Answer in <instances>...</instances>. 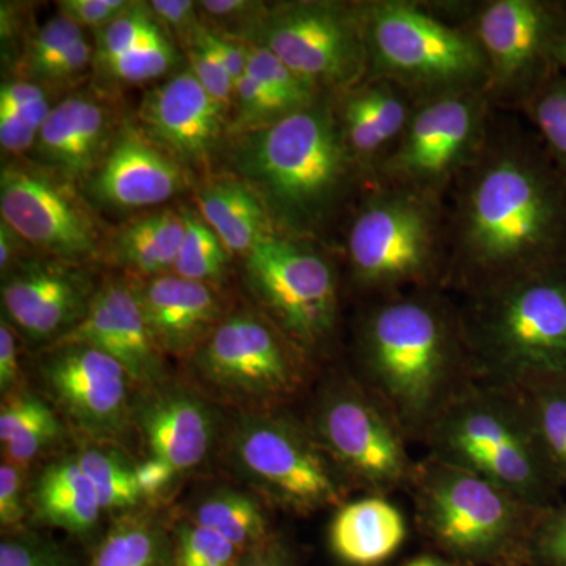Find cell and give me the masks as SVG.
I'll return each instance as SVG.
<instances>
[{
    "label": "cell",
    "mask_w": 566,
    "mask_h": 566,
    "mask_svg": "<svg viewBox=\"0 0 566 566\" xmlns=\"http://www.w3.org/2000/svg\"><path fill=\"white\" fill-rule=\"evenodd\" d=\"M461 178L447 245L476 289L566 263V175L542 144L488 136Z\"/></svg>",
    "instance_id": "obj_1"
},
{
    "label": "cell",
    "mask_w": 566,
    "mask_h": 566,
    "mask_svg": "<svg viewBox=\"0 0 566 566\" xmlns=\"http://www.w3.org/2000/svg\"><path fill=\"white\" fill-rule=\"evenodd\" d=\"M233 159L275 230L300 240L322 233L356 181L367 178L346 145L335 107L324 98L244 133Z\"/></svg>",
    "instance_id": "obj_2"
},
{
    "label": "cell",
    "mask_w": 566,
    "mask_h": 566,
    "mask_svg": "<svg viewBox=\"0 0 566 566\" xmlns=\"http://www.w3.org/2000/svg\"><path fill=\"white\" fill-rule=\"evenodd\" d=\"M431 441L436 461L482 476L527 509L545 513L558 505L560 483L517 390L458 395L434 417Z\"/></svg>",
    "instance_id": "obj_3"
},
{
    "label": "cell",
    "mask_w": 566,
    "mask_h": 566,
    "mask_svg": "<svg viewBox=\"0 0 566 566\" xmlns=\"http://www.w3.org/2000/svg\"><path fill=\"white\" fill-rule=\"evenodd\" d=\"M468 337L515 389L566 375V263L479 290Z\"/></svg>",
    "instance_id": "obj_4"
},
{
    "label": "cell",
    "mask_w": 566,
    "mask_h": 566,
    "mask_svg": "<svg viewBox=\"0 0 566 566\" xmlns=\"http://www.w3.org/2000/svg\"><path fill=\"white\" fill-rule=\"evenodd\" d=\"M360 352L368 378L405 424L433 420L447 403L458 344L434 301L409 296L376 307L365 319Z\"/></svg>",
    "instance_id": "obj_5"
},
{
    "label": "cell",
    "mask_w": 566,
    "mask_h": 566,
    "mask_svg": "<svg viewBox=\"0 0 566 566\" xmlns=\"http://www.w3.org/2000/svg\"><path fill=\"white\" fill-rule=\"evenodd\" d=\"M360 17L367 77L400 85L417 103L453 93H486V59L471 29L405 0L360 3Z\"/></svg>",
    "instance_id": "obj_6"
},
{
    "label": "cell",
    "mask_w": 566,
    "mask_h": 566,
    "mask_svg": "<svg viewBox=\"0 0 566 566\" xmlns=\"http://www.w3.org/2000/svg\"><path fill=\"white\" fill-rule=\"evenodd\" d=\"M444 248L439 200L387 185H375L365 197L346 238L354 281L374 290L427 281Z\"/></svg>",
    "instance_id": "obj_7"
},
{
    "label": "cell",
    "mask_w": 566,
    "mask_h": 566,
    "mask_svg": "<svg viewBox=\"0 0 566 566\" xmlns=\"http://www.w3.org/2000/svg\"><path fill=\"white\" fill-rule=\"evenodd\" d=\"M420 516L431 538L460 560L491 564L531 546L534 510L482 476L436 461L420 480Z\"/></svg>",
    "instance_id": "obj_8"
},
{
    "label": "cell",
    "mask_w": 566,
    "mask_h": 566,
    "mask_svg": "<svg viewBox=\"0 0 566 566\" xmlns=\"http://www.w3.org/2000/svg\"><path fill=\"white\" fill-rule=\"evenodd\" d=\"M490 102L485 92H464L417 103L403 136L376 167L375 185L441 199L485 148Z\"/></svg>",
    "instance_id": "obj_9"
},
{
    "label": "cell",
    "mask_w": 566,
    "mask_h": 566,
    "mask_svg": "<svg viewBox=\"0 0 566 566\" xmlns=\"http://www.w3.org/2000/svg\"><path fill=\"white\" fill-rule=\"evenodd\" d=\"M241 41L262 44L319 93H344L367 80L359 6L292 2L268 7Z\"/></svg>",
    "instance_id": "obj_10"
},
{
    "label": "cell",
    "mask_w": 566,
    "mask_h": 566,
    "mask_svg": "<svg viewBox=\"0 0 566 566\" xmlns=\"http://www.w3.org/2000/svg\"><path fill=\"white\" fill-rule=\"evenodd\" d=\"M245 281L264 316L296 346L323 344L337 322L333 264L308 240L274 233L244 255Z\"/></svg>",
    "instance_id": "obj_11"
},
{
    "label": "cell",
    "mask_w": 566,
    "mask_h": 566,
    "mask_svg": "<svg viewBox=\"0 0 566 566\" xmlns=\"http://www.w3.org/2000/svg\"><path fill=\"white\" fill-rule=\"evenodd\" d=\"M232 461L263 497L293 512L340 504V480L316 439L270 415L245 416L234 430Z\"/></svg>",
    "instance_id": "obj_12"
},
{
    "label": "cell",
    "mask_w": 566,
    "mask_h": 566,
    "mask_svg": "<svg viewBox=\"0 0 566 566\" xmlns=\"http://www.w3.org/2000/svg\"><path fill=\"white\" fill-rule=\"evenodd\" d=\"M566 6L543 0L483 3L471 32L488 65V98L523 104L556 71L554 46Z\"/></svg>",
    "instance_id": "obj_13"
},
{
    "label": "cell",
    "mask_w": 566,
    "mask_h": 566,
    "mask_svg": "<svg viewBox=\"0 0 566 566\" xmlns=\"http://www.w3.org/2000/svg\"><path fill=\"white\" fill-rule=\"evenodd\" d=\"M296 348L266 316L241 312L214 327L197 349L193 365L219 392L266 403L301 386Z\"/></svg>",
    "instance_id": "obj_14"
},
{
    "label": "cell",
    "mask_w": 566,
    "mask_h": 566,
    "mask_svg": "<svg viewBox=\"0 0 566 566\" xmlns=\"http://www.w3.org/2000/svg\"><path fill=\"white\" fill-rule=\"evenodd\" d=\"M0 214L25 243L52 259L81 264L102 251V227L91 207L73 182L44 167H3Z\"/></svg>",
    "instance_id": "obj_15"
},
{
    "label": "cell",
    "mask_w": 566,
    "mask_h": 566,
    "mask_svg": "<svg viewBox=\"0 0 566 566\" xmlns=\"http://www.w3.org/2000/svg\"><path fill=\"white\" fill-rule=\"evenodd\" d=\"M41 378L54 405L95 444L120 441L133 423L132 378L95 346L63 342L41 360Z\"/></svg>",
    "instance_id": "obj_16"
},
{
    "label": "cell",
    "mask_w": 566,
    "mask_h": 566,
    "mask_svg": "<svg viewBox=\"0 0 566 566\" xmlns=\"http://www.w3.org/2000/svg\"><path fill=\"white\" fill-rule=\"evenodd\" d=\"M316 442L329 460L375 488L400 485L409 474L405 447L394 424L356 387L324 395L315 416Z\"/></svg>",
    "instance_id": "obj_17"
},
{
    "label": "cell",
    "mask_w": 566,
    "mask_h": 566,
    "mask_svg": "<svg viewBox=\"0 0 566 566\" xmlns=\"http://www.w3.org/2000/svg\"><path fill=\"white\" fill-rule=\"evenodd\" d=\"M96 290L80 264L32 260L3 279V314L29 340L55 344L82 322Z\"/></svg>",
    "instance_id": "obj_18"
},
{
    "label": "cell",
    "mask_w": 566,
    "mask_h": 566,
    "mask_svg": "<svg viewBox=\"0 0 566 566\" xmlns=\"http://www.w3.org/2000/svg\"><path fill=\"white\" fill-rule=\"evenodd\" d=\"M139 128L181 166H203L221 144L227 112L191 70L174 74L145 93Z\"/></svg>",
    "instance_id": "obj_19"
},
{
    "label": "cell",
    "mask_w": 566,
    "mask_h": 566,
    "mask_svg": "<svg viewBox=\"0 0 566 566\" xmlns=\"http://www.w3.org/2000/svg\"><path fill=\"white\" fill-rule=\"evenodd\" d=\"M63 342L95 346L109 354L136 385L148 389L163 382L164 353L145 322L139 293L133 283H103L82 322L55 344Z\"/></svg>",
    "instance_id": "obj_20"
},
{
    "label": "cell",
    "mask_w": 566,
    "mask_h": 566,
    "mask_svg": "<svg viewBox=\"0 0 566 566\" xmlns=\"http://www.w3.org/2000/svg\"><path fill=\"white\" fill-rule=\"evenodd\" d=\"M133 423L147 457L186 474L210 455L216 441V415L200 395L188 387H148L134 403Z\"/></svg>",
    "instance_id": "obj_21"
},
{
    "label": "cell",
    "mask_w": 566,
    "mask_h": 566,
    "mask_svg": "<svg viewBox=\"0 0 566 566\" xmlns=\"http://www.w3.org/2000/svg\"><path fill=\"white\" fill-rule=\"evenodd\" d=\"M88 182L98 202L137 210L166 203L185 188L186 178L181 164L139 126H126L115 134Z\"/></svg>",
    "instance_id": "obj_22"
},
{
    "label": "cell",
    "mask_w": 566,
    "mask_h": 566,
    "mask_svg": "<svg viewBox=\"0 0 566 566\" xmlns=\"http://www.w3.org/2000/svg\"><path fill=\"white\" fill-rule=\"evenodd\" d=\"M112 115L102 99L77 93L52 107L36 139L40 166L66 180H88L109 150Z\"/></svg>",
    "instance_id": "obj_23"
},
{
    "label": "cell",
    "mask_w": 566,
    "mask_h": 566,
    "mask_svg": "<svg viewBox=\"0 0 566 566\" xmlns=\"http://www.w3.org/2000/svg\"><path fill=\"white\" fill-rule=\"evenodd\" d=\"M145 322L163 353L197 352L222 322V305L210 283L177 274L147 279L137 286Z\"/></svg>",
    "instance_id": "obj_24"
},
{
    "label": "cell",
    "mask_w": 566,
    "mask_h": 566,
    "mask_svg": "<svg viewBox=\"0 0 566 566\" xmlns=\"http://www.w3.org/2000/svg\"><path fill=\"white\" fill-rule=\"evenodd\" d=\"M417 102L400 85L367 80L342 93L337 118L346 145L368 180L411 122Z\"/></svg>",
    "instance_id": "obj_25"
},
{
    "label": "cell",
    "mask_w": 566,
    "mask_h": 566,
    "mask_svg": "<svg viewBox=\"0 0 566 566\" xmlns=\"http://www.w3.org/2000/svg\"><path fill=\"white\" fill-rule=\"evenodd\" d=\"M29 505L43 526L61 528L80 538L96 531L104 512L76 455L61 458L36 475Z\"/></svg>",
    "instance_id": "obj_26"
},
{
    "label": "cell",
    "mask_w": 566,
    "mask_h": 566,
    "mask_svg": "<svg viewBox=\"0 0 566 566\" xmlns=\"http://www.w3.org/2000/svg\"><path fill=\"white\" fill-rule=\"evenodd\" d=\"M406 523L397 506L379 497L360 499L338 510L329 527V546L346 565L376 566L397 553Z\"/></svg>",
    "instance_id": "obj_27"
},
{
    "label": "cell",
    "mask_w": 566,
    "mask_h": 566,
    "mask_svg": "<svg viewBox=\"0 0 566 566\" xmlns=\"http://www.w3.org/2000/svg\"><path fill=\"white\" fill-rule=\"evenodd\" d=\"M199 214L221 238L230 253L248 255L275 230L259 193L240 178H226L205 186L197 197Z\"/></svg>",
    "instance_id": "obj_28"
},
{
    "label": "cell",
    "mask_w": 566,
    "mask_h": 566,
    "mask_svg": "<svg viewBox=\"0 0 566 566\" xmlns=\"http://www.w3.org/2000/svg\"><path fill=\"white\" fill-rule=\"evenodd\" d=\"M185 238L182 211L151 212L126 223L109 241L114 262L140 277H158L175 268Z\"/></svg>",
    "instance_id": "obj_29"
},
{
    "label": "cell",
    "mask_w": 566,
    "mask_h": 566,
    "mask_svg": "<svg viewBox=\"0 0 566 566\" xmlns=\"http://www.w3.org/2000/svg\"><path fill=\"white\" fill-rule=\"evenodd\" d=\"M174 528L158 515L123 513L96 539L84 566H174Z\"/></svg>",
    "instance_id": "obj_30"
},
{
    "label": "cell",
    "mask_w": 566,
    "mask_h": 566,
    "mask_svg": "<svg viewBox=\"0 0 566 566\" xmlns=\"http://www.w3.org/2000/svg\"><path fill=\"white\" fill-rule=\"evenodd\" d=\"M61 419L43 398L28 390H13L0 408V441L3 461L24 468L62 438Z\"/></svg>",
    "instance_id": "obj_31"
},
{
    "label": "cell",
    "mask_w": 566,
    "mask_h": 566,
    "mask_svg": "<svg viewBox=\"0 0 566 566\" xmlns=\"http://www.w3.org/2000/svg\"><path fill=\"white\" fill-rule=\"evenodd\" d=\"M189 520L222 535L241 553L273 536L262 504L251 494L227 488L203 497Z\"/></svg>",
    "instance_id": "obj_32"
},
{
    "label": "cell",
    "mask_w": 566,
    "mask_h": 566,
    "mask_svg": "<svg viewBox=\"0 0 566 566\" xmlns=\"http://www.w3.org/2000/svg\"><path fill=\"white\" fill-rule=\"evenodd\" d=\"M50 95L33 81H6L0 87V145L9 155L35 147L52 111Z\"/></svg>",
    "instance_id": "obj_33"
},
{
    "label": "cell",
    "mask_w": 566,
    "mask_h": 566,
    "mask_svg": "<svg viewBox=\"0 0 566 566\" xmlns=\"http://www.w3.org/2000/svg\"><path fill=\"white\" fill-rule=\"evenodd\" d=\"M76 457L91 479L104 512H120L123 515L134 512L144 501L137 482V464L122 450L114 449L111 444L92 442Z\"/></svg>",
    "instance_id": "obj_34"
},
{
    "label": "cell",
    "mask_w": 566,
    "mask_h": 566,
    "mask_svg": "<svg viewBox=\"0 0 566 566\" xmlns=\"http://www.w3.org/2000/svg\"><path fill=\"white\" fill-rule=\"evenodd\" d=\"M516 390L558 483L566 488V375Z\"/></svg>",
    "instance_id": "obj_35"
},
{
    "label": "cell",
    "mask_w": 566,
    "mask_h": 566,
    "mask_svg": "<svg viewBox=\"0 0 566 566\" xmlns=\"http://www.w3.org/2000/svg\"><path fill=\"white\" fill-rule=\"evenodd\" d=\"M185 218V238L174 274L203 283L222 281L229 264L230 252L221 238L203 221L199 211L181 210Z\"/></svg>",
    "instance_id": "obj_36"
},
{
    "label": "cell",
    "mask_w": 566,
    "mask_h": 566,
    "mask_svg": "<svg viewBox=\"0 0 566 566\" xmlns=\"http://www.w3.org/2000/svg\"><path fill=\"white\" fill-rule=\"evenodd\" d=\"M549 158L566 175V74L554 71L523 103Z\"/></svg>",
    "instance_id": "obj_37"
},
{
    "label": "cell",
    "mask_w": 566,
    "mask_h": 566,
    "mask_svg": "<svg viewBox=\"0 0 566 566\" xmlns=\"http://www.w3.org/2000/svg\"><path fill=\"white\" fill-rule=\"evenodd\" d=\"M178 61L177 50L161 28L142 40L132 51L104 66L112 80L125 84H140L163 77Z\"/></svg>",
    "instance_id": "obj_38"
},
{
    "label": "cell",
    "mask_w": 566,
    "mask_h": 566,
    "mask_svg": "<svg viewBox=\"0 0 566 566\" xmlns=\"http://www.w3.org/2000/svg\"><path fill=\"white\" fill-rule=\"evenodd\" d=\"M244 43L248 50V73L262 82L268 91L273 92L293 111L304 109L323 98L322 93L301 80L274 52L266 50L262 44L248 41Z\"/></svg>",
    "instance_id": "obj_39"
},
{
    "label": "cell",
    "mask_w": 566,
    "mask_h": 566,
    "mask_svg": "<svg viewBox=\"0 0 566 566\" xmlns=\"http://www.w3.org/2000/svg\"><path fill=\"white\" fill-rule=\"evenodd\" d=\"M174 566H237L241 551L191 520L174 527Z\"/></svg>",
    "instance_id": "obj_40"
},
{
    "label": "cell",
    "mask_w": 566,
    "mask_h": 566,
    "mask_svg": "<svg viewBox=\"0 0 566 566\" xmlns=\"http://www.w3.org/2000/svg\"><path fill=\"white\" fill-rule=\"evenodd\" d=\"M159 28L147 3L132 2L120 17L115 18L96 35L95 61L102 69L147 39Z\"/></svg>",
    "instance_id": "obj_41"
},
{
    "label": "cell",
    "mask_w": 566,
    "mask_h": 566,
    "mask_svg": "<svg viewBox=\"0 0 566 566\" xmlns=\"http://www.w3.org/2000/svg\"><path fill=\"white\" fill-rule=\"evenodd\" d=\"M186 51H188L189 70L196 74L205 91L210 93L216 103L229 114L234 104V81L218 52L208 41L203 24H200L193 33Z\"/></svg>",
    "instance_id": "obj_42"
},
{
    "label": "cell",
    "mask_w": 566,
    "mask_h": 566,
    "mask_svg": "<svg viewBox=\"0 0 566 566\" xmlns=\"http://www.w3.org/2000/svg\"><path fill=\"white\" fill-rule=\"evenodd\" d=\"M234 106L237 126L241 133L263 128L296 112L249 73L234 85Z\"/></svg>",
    "instance_id": "obj_43"
},
{
    "label": "cell",
    "mask_w": 566,
    "mask_h": 566,
    "mask_svg": "<svg viewBox=\"0 0 566 566\" xmlns=\"http://www.w3.org/2000/svg\"><path fill=\"white\" fill-rule=\"evenodd\" d=\"M82 36L85 35L81 25L59 13L57 17L48 21L31 40L25 51V73L32 80L39 81L43 71L57 61L63 52L70 50Z\"/></svg>",
    "instance_id": "obj_44"
},
{
    "label": "cell",
    "mask_w": 566,
    "mask_h": 566,
    "mask_svg": "<svg viewBox=\"0 0 566 566\" xmlns=\"http://www.w3.org/2000/svg\"><path fill=\"white\" fill-rule=\"evenodd\" d=\"M0 566H77L57 543L28 532H9L0 543Z\"/></svg>",
    "instance_id": "obj_45"
},
{
    "label": "cell",
    "mask_w": 566,
    "mask_h": 566,
    "mask_svg": "<svg viewBox=\"0 0 566 566\" xmlns=\"http://www.w3.org/2000/svg\"><path fill=\"white\" fill-rule=\"evenodd\" d=\"M528 549L542 564L566 566V504L538 516Z\"/></svg>",
    "instance_id": "obj_46"
},
{
    "label": "cell",
    "mask_w": 566,
    "mask_h": 566,
    "mask_svg": "<svg viewBox=\"0 0 566 566\" xmlns=\"http://www.w3.org/2000/svg\"><path fill=\"white\" fill-rule=\"evenodd\" d=\"M29 494L25 493L22 468L3 461L0 465V524L9 532L20 531L28 516Z\"/></svg>",
    "instance_id": "obj_47"
},
{
    "label": "cell",
    "mask_w": 566,
    "mask_h": 566,
    "mask_svg": "<svg viewBox=\"0 0 566 566\" xmlns=\"http://www.w3.org/2000/svg\"><path fill=\"white\" fill-rule=\"evenodd\" d=\"M148 7H150L159 28L169 35V39L170 35L177 36L185 41V46H188L200 25L197 20L199 2H193V0H153V2H148Z\"/></svg>",
    "instance_id": "obj_48"
},
{
    "label": "cell",
    "mask_w": 566,
    "mask_h": 566,
    "mask_svg": "<svg viewBox=\"0 0 566 566\" xmlns=\"http://www.w3.org/2000/svg\"><path fill=\"white\" fill-rule=\"evenodd\" d=\"M132 2L126 0H61L57 3L63 17L70 18L81 28H106L120 17Z\"/></svg>",
    "instance_id": "obj_49"
},
{
    "label": "cell",
    "mask_w": 566,
    "mask_h": 566,
    "mask_svg": "<svg viewBox=\"0 0 566 566\" xmlns=\"http://www.w3.org/2000/svg\"><path fill=\"white\" fill-rule=\"evenodd\" d=\"M266 9L264 3L249 2V0H203V2H199V11H202L205 17H210L211 20L219 22L248 21L251 29L262 18Z\"/></svg>",
    "instance_id": "obj_50"
},
{
    "label": "cell",
    "mask_w": 566,
    "mask_h": 566,
    "mask_svg": "<svg viewBox=\"0 0 566 566\" xmlns=\"http://www.w3.org/2000/svg\"><path fill=\"white\" fill-rule=\"evenodd\" d=\"M92 61H95V52H93L91 43L85 36L73 44L70 50L63 52L51 66L43 71L39 81H66L77 76L82 71L87 70Z\"/></svg>",
    "instance_id": "obj_51"
},
{
    "label": "cell",
    "mask_w": 566,
    "mask_h": 566,
    "mask_svg": "<svg viewBox=\"0 0 566 566\" xmlns=\"http://www.w3.org/2000/svg\"><path fill=\"white\" fill-rule=\"evenodd\" d=\"M207 39L210 41L214 51L218 52L223 65L229 70L230 76L237 82L248 73V50H245L244 41L232 39L226 33L216 32L214 29L207 28Z\"/></svg>",
    "instance_id": "obj_52"
},
{
    "label": "cell",
    "mask_w": 566,
    "mask_h": 566,
    "mask_svg": "<svg viewBox=\"0 0 566 566\" xmlns=\"http://www.w3.org/2000/svg\"><path fill=\"white\" fill-rule=\"evenodd\" d=\"M136 472L144 499H155L166 493L178 476L169 464L150 457L137 464Z\"/></svg>",
    "instance_id": "obj_53"
},
{
    "label": "cell",
    "mask_w": 566,
    "mask_h": 566,
    "mask_svg": "<svg viewBox=\"0 0 566 566\" xmlns=\"http://www.w3.org/2000/svg\"><path fill=\"white\" fill-rule=\"evenodd\" d=\"M20 378V360L13 326L6 318L0 324V389L2 392H13L14 385Z\"/></svg>",
    "instance_id": "obj_54"
},
{
    "label": "cell",
    "mask_w": 566,
    "mask_h": 566,
    "mask_svg": "<svg viewBox=\"0 0 566 566\" xmlns=\"http://www.w3.org/2000/svg\"><path fill=\"white\" fill-rule=\"evenodd\" d=\"M237 566H294V560L283 543L271 536L262 545L244 551Z\"/></svg>",
    "instance_id": "obj_55"
},
{
    "label": "cell",
    "mask_w": 566,
    "mask_h": 566,
    "mask_svg": "<svg viewBox=\"0 0 566 566\" xmlns=\"http://www.w3.org/2000/svg\"><path fill=\"white\" fill-rule=\"evenodd\" d=\"M21 244L28 243L11 229L9 223L0 222V270L3 275L9 274L21 263Z\"/></svg>",
    "instance_id": "obj_56"
},
{
    "label": "cell",
    "mask_w": 566,
    "mask_h": 566,
    "mask_svg": "<svg viewBox=\"0 0 566 566\" xmlns=\"http://www.w3.org/2000/svg\"><path fill=\"white\" fill-rule=\"evenodd\" d=\"M554 65L566 74V18L560 32H558L556 46H554Z\"/></svg>",
    "instance_id": "obj_57"
},
{
    "label": "cell",
    "mask_w": 566,
    "mask_h": 566,
    "mask_svg": "<svg viewBox=\"0 0 566 566\" xmlns=\"http://www.w3.org/2000/svg\"><path fill=\"white\" fill-rule=\"evenodd\" d=\"M401 566H464L460 564H453V562L444 560L434 556H419L411 558Z\"/></svg>",
    "instance_id": "obj_58"
}]
</instances>
